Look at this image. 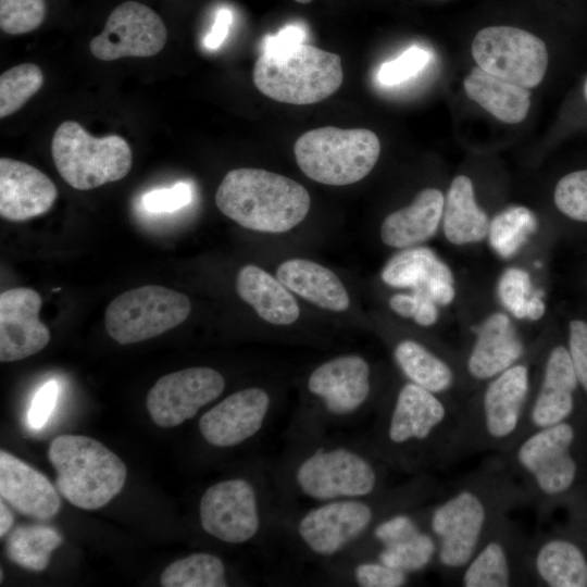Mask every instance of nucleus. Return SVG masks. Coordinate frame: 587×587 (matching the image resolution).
<instances>
[{"instance_id": "nucleus-29", "label": "nucleus", "mask_w": 587, "mask_h": 587, "mask_svg": "<svg viewBox=\"0 0 587 587\" xmlns=\"http://www.w3.org/2000/svg\"><path fill=\"white\" fill-rule=\"evenodd\" d=\"M276 277L289 290L323 309L341 312L349 307L344 284L321 264L304 259L287 260L278 266Z\"/></svg>"}, {"instance_id": "nucleus-36", "label": "nucleus", "mask_w": 587, "mask_h": 587, "mask_svg": "<svg viewBox=\"0 0 587 587\" xmlns=\"http://www.w3.org/2000/svg\"><path fill=\"white\" fill-rule=\"evenodd\" d=\"M160 583L163 587H225V565L214 554L192 553L167 565Z\"/></svg>"}, {"instance_id": "nucleus-12", "label": "nucleus", "mask_w": 587, "mask_h": 587, "mask_svg": "<svg viewBox=\"0 0 587 587\" xmlns=\"http://www.w3.org/2000/svg\"><path fill=\"white\" fill-rule=\"evenodd\" d=\"M566 524L528 540L530 586L587 587V502L569 508Z\"/></svg>"}, {"instance_id": "nucleus-30", "label": "nucleus", "mask_w": 587, "mask_h": 587, "mask_svg": "<svg viewBox=\"0 0 587 587\" xmlns=\"http://www.w3.org/2000/svg\"><path fill=\"white\" fill-rule=\"evenodd\" d=\"M392 355L408 382L453 400L452 392L458 385V372L452 362L414 339L397 342Z\"/></svg>"}, {"instance_id": "nucleus-11", "label": "nucleus", "mask_w": 587, "mask_h": 587, "mask_svg": "<svg viewBox=\"0 0 587 587\" xmlns=\"http://www.w3.org/2000/svg\"><path fill=\"white\" fill-rule=\"evenodd\" d=\"M54 165L73 188L88 190L124 178L132 168L133 153L118 135L96 138L74 121L61 123L51 142Z\"/></svg>"}, {"instance_id": "nucleus-24", "label": "nucleus", "mask_w": 587, "mask_h": 587, "mask_svg": "<svg viewBox=\"0 0 587 587\" xmlns=\"http://www.w3.org/2000/svg\"><path fill=\"white\" fill-rule=\"evenodd\" d=\"M58 197L54 183L41 171L22 161L0 159V215L26 221L48 212Z\"/></svg>"}, {"instance_id": "nucleus-28", "label": "nucleus", "mask_w": 587, "mask_h": 587, "mask_svg": "<svg viewBox=\"0 0 587 587\" xmlns=\"http://www.w3.org/2000/svg\"><path fill=\"white\" fill-rule=\"evenodd\" d=\"M236 290L268 323L289 325L299 317V307L288 288L259 266L246 265L239 270Z\"/></svg>"}, {"instance_id": "nucleus-13", "label": "nucleus", "mask_w": 587, "mask_h": 587, "mask_svg": "<svg viewBox=\"0 0 587 587\" xmlns=\"http://www.w3.org/2000/svg\"><path fill=\"white\" fill-rule=\"evenodd\" d=\"M190 301L182 292L158 285L130 289L107 308V333L118 344L129 345L157 337L183 323Z\"/></svg>"}, {"instance_id": "nucleus-38", "label": "nucleus", "mask_w": 587, "mask_h": 587, "mask_svg": "<svg viewBox=\"0 0 587 587\" xmlns=\"http://www.w3.org/2000/svg\"><path fill=\"white\" fill-rule=\"evenodd\" d=\"M46 16L45 0H0V28L9 35L38 28Z\"/></svg>"}, {"instance_id": "nucleus-33", "label": "nucleus", "mask_w": 587, "mask_h": 587, "mask_svg": "<svg viewBox=\"0 0 587 587\" xmlns=\"http://www.w3.org/2000/svg\"><path fill=\"white\" fill-rule=\"evenodd\" d=\"M63 541L54 528L30 524L14 528L5 542L8 558L21 567L40 572L49 564L50 553Z\"/></svg>"}, {"instance_id": "nucleus-5", "label": "nucleus", "mask_w": 587, "mask_h": 587, "mask_svg": "<svg viewBox=\"0 0 587 587\" xmlns=\"http://www.w3.org/2000/svg\"><path fill=\"white\" fill-rule=\"evenodd\" d=\"M529 363L520 360L484 383L461 409L463 457L508 452L522 437L533 392Z\"/></svg>"}, {"instance_id": "nucleus-51", "label": "nucleus", "mask_w": 587, "mask_h": 587, "mask_svg": "<svg viewBox=\"0 0 587 587\" xmlns=\"http://www.w3.org/2000/svg\"><path fill=\"white\" fill-rule=\"evenodd\" d=\"M584 93H585V97H586V100H587V78H586L585 85H584Z\"/></svg>"}, {"instance_id": "nucleus-37", "label": "nucleus", "mask_w": 587, "mask_h": 587, "mask_svg": "<svg viewBox=\"0 0 587 587\" xmlns=\"http://www.w3.org/2000/svg\"><path fill=\"white\" fill-rule=\"evenodd\" d=\"M43 84V74L34 63L15 65L0 76V117L20 110Z\"/></svg>"}, {"instance_id": "nucleus-53", "label": "nucleus", "mask_w": 587, "mask_h": 587, "mask_svg": "<svg viewBox=\"0 0 587 587\" xmlns=\"http://www.w3.org/2000/svg\"><path fill=\"white\" fill-rule=\"evenodd\" d=\"M0 578H1L0 582L2 583L3 582V571L2 570L0 571Z\"/></svg>"}, {"instance_id": "nucleus-49", "label": "nucleus", "mask_w": 587, "mask_h": 587, "mask_svg": "<svg viewBox=\"0 0 587 587\" xmlns=\"http://www.w3.org/2000/svg\"><path fill=\"white\" fill-rule=\"evenodd\" d=\"M389 307L398 315L413 319L419 307V297L414 291L411 294H396L390 297Z\"/></svg>"}, {"instance_id": "nucleus-34", "label": "nucleus", "mask_w": 587, "mask_h": 587, "mask_svg": "<svg viewBox=\"0 0 587 587\" xmlns=\"http://www.w3.org/2000/svg\"><path fill=\"white\" fill-rule=\"evenodd\" d=\"M437 551L435 537L423 526L377 548L372 558L412 575L435 565Z\"/></svg>"}, {"instance_id": "nucleus-1", "label": "nucleus", "mask_w": 587, "mask_h": 587, "mask_svg": "<svg viewBox=\"0 0 587 587\" xmlns=\"http://www.w3.org/2000/svg\"><path fill=\"white\" fill-rule=\"evenodd\" d=\"M525 498L500 454L483 461L424 508V521L437 541L435 565L455 578L492 529Z\"/></svg>"}, {"instance_id": "nucleus-27", "label": "nucleus", "mask_w": 587, "mask_h": 587, "mask_svg": "<svg viewBox=\"0 0 587 587\" xmlns=\"http://www.w3.org/2000/svg\"><path fill=\"white\" fill-rule=\"evenodd\" d=\"M445 197L437 188L422 189L404 208L388 214L380 226L382 241L405 249L432 238L442 220Z\"/></svg>"}, {"instance_id": "nucleus-40", "label": "nucleus", "mask_w": 587, "mask_h": 587, "mask_svg": "<svg viewBox=\"0 0 587 587\" xmlns=\"http://www.w3.org/2000/svg\"><path fill=\"white\" fill-rule=\"evenodd\" d=\"M553 200L566 217L587 223V168L564 175L555 185Z\"/></svg>"}, {"instance_id": "nucleus-31", "label": "nucleus", "mask_w": 587, "mask_h": 587, "mask_svg": "<svg viewBox=\"0 0 587 587\" xmlns=\"http://www.w3.org/2000/svg\"><path fill=\"white\" fill-rule=\"evenodd\" d=\"M442 229L447 240L455 246L477 243L488 235L489 218L475 200L472 180L455 176L445 197Z\"/></svg>"}, {"instance_id": "nucleus-25", "label": "nucleus", "mask_w": 587, "mask_h": 587, "mask_svg": "<svg viewBox=\"0 0 587 587\" xmlns=\"http://www.w3.org/2000/svg\"><path fill=\"white\" fill-rule=\"evenodd\" d=\"M380 277L390 287L424 290L438 305H448L455 297L450 267L427 247L399 251L385 264Z\"/></svg>"}, {"instance_id": "nucleus-41", "label": "nucleus", "mask_w": 587, "mask_h": 587, "mask_svg": "<svg viewBox=\"0 0 587 587\" xmlns=\"http://www.w3.org/2000/svg\"><path fill=\"white\" fill-rule=\"evenodd\" d=\"M429 60V51L417 46L410 47L395 60L383 63L377 79L384 86L399 85L421 72Z\"/></svg>"}, {"instance_id": "nucleus-42", "label": "nucleus", "mask_w": 587, "mask_h": 587, "mask_svg": "<svg viewBox=\"0 0 587 587\" xmlns=\"http://www.w3.org/2000/svg\"><path fill=\"white\" fill-rule=\"evenodd\" d=\"M410 576L373 558L361 561L353 569V579L362 587H402L410 583Z\"/></svg>"}, {"instance_id": "nucleus-46", "label": "nucleus", "mask_w": 587, "mask_h": 587, "mask_svg": "<svg viewBox=\"0 0 587 587\" xmlns=\"http://www.w3.org/2000/svg\"><path fill=\"white\" fill-rule=\"evenodd\" d=\"M59 394L55 380L47 382L35 395L28 411V423L33 428H41L52 413Z\"/></svg>"}, {"instance_id": "nucleus-26", "label": "nucleus", "mask_w": 587, "mask_h": 587, "mask_svg": "<svg viewBox=\"0 0 587 587\" xmlns=\"http://www.w3.org/2000/svg\"><path fill=\"white\" fill-rule=\"evenodd\" d=\"M0 496L17 512L39 521L52 519L61 508L50 480L4 450L0 451Z\"/></svg>"}, {"instance_id": "nucleus-8", "label": "nucleus", "mask_w": 587, "mask_h": 587, "mask_svg": "<svg viewBox=\"0 0 587 587\" xmlns=\"http://www.w3.org/2000/svg\"><path fill=\"white\" fill-rule=\"evenodd\" d=\"M57 489L73 505L96 510L109 503L124 487V462L98 440L82 435H61L48 450Z\"/></svg>"}, {"instance_id": "nucleus-16", "label": "nucleus", "mask_w": 587, "mask_h": 587, "mask_svg": "<svg viewBox=\"0 0 587 587\" xmlns=\"http://www.w3.org/2000/svg\"><path fill=\"white\" fill-rule=\"evenodd\" d=\"M529 538L504 517L488 535L454 583L463 587L530 586L526 555Z\"/></svg>"}, {"instance_id": "nucleus-50", "label": "nucleus", "mask_w": 587, "mask_h": 587, "mask_svg": "<svg viewBox=\"0 0 587 587\" xmlns=\"http://www.w3.org/2000/svg\"><path fill=\"white\" fill-rule=\"evenodd\" d=\"M1 499L0 501V537H3L13 526L14 517L11 510Z\"/></svg>"}, {"instance_id": "nucleus-32", "label": "nucleus", "mask_w": 587, "mask_h": 587, "mask_svg": "<svg viewBox=\"0 0 587 587\" xmlns=\"http://www.w3.org/2000/svg\"><path fill=\"white\" fill-rule=\"evenodd\" d=\"M466 96L501 122L521 123L530 107L528 88L486 73L478 66L464 78Z\"/></svg>"}, {"instance_id": "nucleus-39", "label": "nucleus", "mask_w": 587, "mask_h": 587, "mask_svg": "<svg viewBox=\"0 0 587 587\" xmlns=\"http://www.w3.org/2000/svg\"><path fill=\"white\" fill-rule=\"evenodd\" d=\"M535 291L529 274L514 266L504 270L497 286L501 304L519 320H526L528 305Z\"/></svg>"}, {"instance_id": "nucleus-19", "label": "nucleus", "mask_w": 587, "mask_h": 587, "mask_svg": "<svg viewBox=\"0 0 587 587\" xmlns=\"http://www.w3.org/2000/svg\"><path fill=\"white\" fill-rule=\"evenodd\" d=\"M580 394L566 345H554L547 352L537 385L533 387L522 437L561 423L586 408Z\"/></svg>"}, {"instance_id": "nucleus-10", "label": "nucleus", "mask_w": 587, "mask_h": 587, "mask_svg": "<svg viewBox=\"0 0 587 587\" xmlns=\"http://www.w3.org/2000/svg\"><path fill=\"white\" fill-rule=\"evenodd\" d=\"M294 152L309 178L345 186L361 180L373 170L380 142L370 129L325 126L302 134L295 142Z\"/></svg>"}, {"instance_id": "nucleus-6", "label": "nucleus", "mask_w": 587, "mask_h": 587, "mask_svg": "<svg viewBox=\"0 0 587 587\" xmlns=\"http://www.w3.org/2000/svg\"><path fill=\"white\" fill-rule=\"evenodd\" d=\"M215 203L240 226L284 233L298 225L310 209V195L296 180L261 168H236L222 179Z\"/></svg>"}, {"instance_id": "nucleus-17", "label": "nucleus", "mask_w": 587, "mask_h": 587, "mask_svg": "<svg viewBox=\"0 0 587 587\" xmlns=\"http://www.w3.org/2000/svg\"><path fill=\"white\" fill-rule=\"evenodd\" d=\"M166 39V27L157 12L143 3L126 1L111 12L103 30L91 39L89 48L101 61L148 58L159 53Z\"/></svg>"}, {"instance_id": "nucleus-35", "label": "nucleus", "mask_w": 587, "mask_h": 587, "mask_svg": "<svg viewBox=\"0 0 587 587\" xmlns=\"http://www.w3.org/2000/svg\"><path fill=\"white\" fill-rule=\"evenodd\" d=\"M537 228L538 220L532 210L511 205L490 221L487 237L494 251L509 259L520 251Z\"/></svg>"}, {"instance_id": "nucleus-4", "label": "nucleus", "mask_w": 587, "mask_h": 587, "mask_svg": "<svg viewBox=\"0 0 587 587\" xmlns=\"http://www.w3.org/2000/svg\"><path fill=\"white\" fill-rule=\"evenodd\" d=\"M439 488L432 477L421 474L410 483L367 498L339 499L316 503L296 522L301 545L313 555L332 558L367 537L374 525L387 515L419 508Z\"/></svg>"}, {"instance_id": "nucleus-15", "label": "nucleus", "mask_w": 587, "mask_h": 587, "mask_svg": "<svg viewBox=\"0 0 587 587\" xmlns=\"http://www.w3.org/2000/svg\"><path fill=\"white\" fill-rule=\"evenodd\" d=\"M202 529L226 544H245L258 536L262 510L257 487L245 478H229L208 487L199 504Z\"/></svg>"}, {"instance_id": "nucleus-43", "label": "nucleus", "mask_w": 587, "mask_h": 587, "mask_svg": "<svg viewBox=\"0 0 587 587\" xmlns=\"http://www.w3.org/2000/svg\"><path fill=\"white\" fill-rule=\"evenodd\" d=\"M566 347L587 408V322H570Z\"/></svg>"}, {"instance_id": "nucleus-7", "label": "nucleus", "mask_w": 587, "mask_h": 587, "mask_svg": "<svg viewBox=\"0 0 587 587\" xmlns=\"http://www.w3.org/2000/svg\"><path fill=\"white\" fill-rule=\"evenodd\" d=\"M379 461L349 446H319L296 461L292 486L316 503L372 497L386 489V472Z\"/></svg>"}, {"instance_id": "nucleus-44", "label": "nucleus", "mask_w": 587, "mask_h": 587, "mask_svg": "<svg viewBox=\"0 0 587 587\" xmlns=\"http://www.w3.org/2000/svg\"><path fill=\"white\" fill-rule=\"evenodd\" d=\"M192 198V190L188 183H176L168 188H160L146 192L142 204L146 210L153 213L174 212L187 205Z\"/></svg>"}, {"instance_id": "nucleus-9", "label": "nucleus", "mask_w": 587, "mask_h": 587, "mask_svg": "<svg viewBox=\"0 0 587 587\" xmlns=\"http://www.w3.org/2000/svg\"><path fill=\"white\" fill-rule=\"evenodd\" d=\"M255 87L266 97L290 104H312L335 93L342 84L341 58L302 43L276 57L261 54L252 74Z\"/></svg>"}, {"instance_id": "nucleus-48", "label": "nucleus", "mask_w": 587, "mask_h": 587, "mask_svg": "<svg viewBox=\"0 0 587 587\" xmlns=\"http://www.w3.org/2000/svg\"><path fill=\"white\" fill-rule=\"evenodd\" d=\"M412 291L419 297V307L413 320L420 326H433L439 316L438 304L424 290L415 289Z\"/></svg>"}, {"instance_id": "nucleus-23", "label": "nucleus", "mask_w": 587, "mask_h": 587, "mask_svg": "<svg viewBox=\"0 0 587 587\" xmlns=\"http://www.w3.org/2000/svg\"><path fill=\"white\" fill-rule=\"evenodd\" d=\"M474 332L464 362L465 375L474 384L483 385L524 358V342L508 314L491 313Z\"/></svg>"}, {"instance_id": "nucleus-18", "label": "nucleus", "mask_w": 587, "mask_h": 587, "mask_svg": "<svg viewBox=\"0 0 587 587\" xmlns=\"http://www.w3.org/2000/svg\"><path fill=\"white\" fill-rule=\"evenodd\" d=\"M224 387V377L211 367L173 372L159 378L149 390L147 410L158 426H178L217 399Z\"/></svg>"}, {"instance_id": "nucleus-14", "label": "nucleus", "mask_w": 587, "mask_h": 587, "mask_svg": "<svg viewBox=\"0 0 587 587\" xmlns=\"http://www.w3.org/2000/svg\"><path fill=\"white\" fill-rule=\"evenodd\" d=\"M472 55L486 73L528 89L541 83L548 66L545 42L512 26L480 29L472 42Z\"/></svg>"}, {"instance_id": "nucleus-45", "label": "nucleus", "mask_w": 587, "mask_h": 587, "mask_svg": "<svg viewBox=\"0 0 587 587\" xmlns=\"http://www.w3.org/2000/svg\"><path fill=\"white\" fill-rule=\"evenodd\" d=\"M307 30L300 24H290L276 35L266 36L263 41V54L276 57L285 54L305 43Z\"/></svg>"}, {"instance_id": "nucleus-2", "label": "nucleus", "mask_w": 587, "mask_h": 587, "mask_svg": "<svg viewBox=\"0 0 587 587\" xmlns=\"http://www.w3.org/2000/svg\"><path fill=\"white\" fill-rule=\"evenodd\" d=\"M375 450L385 464L419 475L450 465L463 458L460 404L407 380L379 415Z\"/></svg>"}, {"instance_id": "nucleus-21", "label": "nucleus", "mask_w": 587, "mask_h": 587, "mask_svg": "<svg viewBox=\"0 0 587 587\" xmlns=\"http://www.w3.org/2000/svg\"><path fill=\"white\" fill-rule=\"evenodd\" d=\"M308 390L319 399L328 416H352L371 397L370 364L354 354L328 360L311 373Z\"/></svg>"}, {"instance_id": "nucleus-22", "label": "nucleus", "mask_w": 587, "mask_h": 587, "mask_svg": "<svg viewBox=\"0 0 587 587\" xmlns=\"http://www.w3.org/2000/svg\"><path fill=\"white\" fill-rule=\"evenodd\" d=\"M40 295L17 287L0 295V361L14 362L42 350L50 340L49 329L39 320Z\"/></svg>"}, {"instance_id": "nucleus-47", "label": "nucleus", "mask_w": 587, "mask_h": 587, "mask_svg": "<svg viewBox=\"0 0 587 587\" xmlns=\"http://www.w3.org/2000/svg\"><path fill=\"white\" fill-rule=\"evenodd\" d=\"M233 23V13L227 8H221L215 15L210 32L203 39V45L209 50H216L225 41Z\"/></svg>"}, {"instance_id": "nucleus-3", "label": "nucleus", "mask_w": 587, "mask_h": 587, "mask_svg": "<svg viewBox=\"0 0 587 587\" xmlns=\"http://www.w3.org/2000/svg\"><path fill=\"white\" fill-rule=\"evenodd\" d=\"M540 519L587 499V408L523 436L500 454Z\"/></svg>"}, {"instance_id": "nucleus-20", "label": "nucleus", "mask_w": 587, "mask_h": 587, "mask_svg": "<svg viewBox=\"0 0 587 587\" xmlns=\"http://www.w3.org/2000/svg\"><path fill=\"white\" fill-rule=\"evenodd\" d=\"M270 411L271 398L266 390L245 388L204 412L198 426L208 444L229 448L255 436L266 424Z\"/></svg>"}, {"instance_id": "nucleus-52", "label": "nucleus", "mask_w": 587, "mask_h": 587, "mask_svg": "<svg viewBox=\"0 0 587 587\" xmlns=\"http://www.w3.org/2000/svg\"><path fill=\"white\" fill-rule=\"evenodd\" d=\"M295 1L298 2V3L305 4V3H310L312 0H295Z\"/></svg>"}]
</instances>
